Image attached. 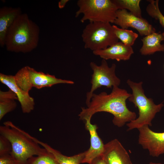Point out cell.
<instances>
[{"mask_svg":"<svg viewBox=\"0 0 164 164\" xmlns=\"http://www.w3.org/2000/svg\"><path fill=\"white\" fill-rule=\"evenodd\" d=\"M40 29L26 13H22L9 28L5 46L6 50L15 53L30 52L37 46Z\"/></svg>","mask_w":164,"mask_h":164,"instance_id":"obj_2","label":"cell"},{"mask_svg":"<svg viewBox=\"0 0 164 164\" xmlns=\"http://www.w3.org/2000/svg\"><path fill=\"white\" fill-rule=\"evenodd\" d=\"M0 126V135L10 142L12 150L11 154L18 164H27L28 160L35 155L47 153L48 152L32 140L30 134L10 121Z\"/></svg>","mask_w":164,"mask_h":164,"instance_id":"obj_3","label":"cell"},{"mask_svg":"<svg viewBox=\"0 0 164 164\" xmlns=\"http://www.w3.org/2000/svg\"><path fill=\"white\" fill-rule=\"evenodd\" d=\"M91 119H87L85 121V128L89 131L90 135V146L85 151V156L82 162L89 164H90L95 158L102 155L104 146L97 132V125L91 124Z\"/></svg>","mask_w":164,"mask_h":164,"instance_id":"obj_13","label":"cell"},{"mask_svg":"<svg viewBox=\"0 0 164 164\" xmlns=\"http://www.w3.org/2000/svg\"><path fill=\"white\" fill-rule=\"evenodd\" d=\"M79 9L75 17L82 14V23L88 20L90 22L114 23L118 10L112 0H78Z\"/></svg>","mask_w":164,"mask_h":164,"instance_id":"obj_5","label":"cell"},{"mask_svg":"<svg viewBox=\"0 0 164 164\" xmlns=\"http://www.w3.org/2000/svg\"><path fill=\"white\" fill-rule=\"evenodd\" d=\"M90 65L93 73L91 81V88L86 94L87 106L90 103L94 92L97 88L102 86L108 88L118 87L121 83L120 80L115 74L116 66L115 63L109 67L106 60L103 59L100 65H97L94 62H91Z\"/></svg>","mask_w":164,"mask_h":164,"instance_id":"obj_8","label":"cell"},{"mask_svg":"<svg viewBox=\"0 0 164 164\" xmlns=\"http://www.w3.org/2000/svg\"><path fill=\"white\" fill-rule=\"evenodd\" d=\"M81 36L84 48L93 51L106 49L119 40L109 23L90 22L83 29Z\"/></svg>","mask_w":164,"mask_h":164,"instance_id":"obj_6","label":"cell"},{"mask_svg":"<svg viewBox=\"0 0 164 164\" xmlns=\"http://www.w3.org/2000/svg\"><path fill=\"white\" fill-rule=\"evenodd\" d=\"M0 164H18L10 154L0 156Z\"/></svg>","mask_w":164,"mask_h":164,"instance_id":"obj_24","label":"cell"},{"mask_svg":"<svg viewBox=\"0 0 164 164\" xmlns=\"http://www.w3.org/2000/svg\"><path fill=\"white\" fill-rule=\"evenodd\" d=\"M127 83L132 90V93L128 98L139 111V116L127 124V131L138 129L143 126H152V121L156 114L159 112L164 106L163 103L155 104L152 99L148 98L142 87L143 82L136 83L128 79Z\"/></svg>","mask_w":164,"mask_h":164,"instance_id":"obj_4","label":"cell"},{"mask_svg":"<svg viewBox=\"0 0 164 164\" xmlns=\"http://www.w3.org/2000/svg\"><path fill=\"white\" fill-rule=\"evenodd\" d=\"M138 129V143L143 149L148 150L150 155L157 157L164 154V132H154L147 125Z\"/></svg>","mask_w":164,"mask_h":164,"instance_id":"obj_9","label":"cell"},{"mask_svg":"<svg viewBox=\"0 0 164 164\" xmlns=\"http://www.w3.org/2000/svg\"><path fill=\"white\" fill-rule=\"evenodd\" d=\"M114 33L119 39L125 45L132 46L138 37V35L132 30L120 28L113 25Z\"/></svg>","mask_w":164,"mask_h":164,"instance_id":"obj_20","label":"cell"},{"mask_svg":"<svg viewBox=\"0 0 164 164\" xmlns=\"http://www.w3.org/2000/svg\"><path fill=\"white\" fill-rule=\"evenodd\" d=\"M114 23L121 28L131 27L136 29L141 36H147L155 32V28L146 19L137 17L127 10L119 9Z\"/></svg>","mask_w":164,"mask_h":164,"instance_id":"obj_10","label":"cell"},{"mask_svg":"<svg viewBox=\"0 0 164 164\" xmlns=\"http://www.w3.org/2000/svg\"><path fill=\"white\" fill-rule=\"evenodd\" d=\"M141 40L143 44L139 51L142 55H150L156 52L164 51V44L161 43L164 41V32L152 33L143 37Z\"/></svg>","mask_w":164,"mask_h":164,"instance_id":"obj_16","label":"cell"},{"mask_svg":"<svg viewBox=\"0 0 164 164\" xmlns=\"http://www.w3.org/2000/svg\"><path fill=\"white\" fill-rule=\"evenodd\" d=\"M134 53L131 46L118 42L106 49L93 51L94 55L103 59L115 60L118 61L129 60Z\"/></svg>","mask_w":164,"mask_h":164,"instance_id":"obj_14","label":"cell"},{"mask_svg":"<svg viewBox=\"0 0 164 164\" xmlns=\"http://www.w3.org/2000/svg\"><path fill=\"white\" fill-rule=\"evenodd\" d=\"M149 3L146 10L147 14L152 18L157 20L164 28V16L161 12L159 6V0H148Z\"/></svg>","mask_w":164,"mask_h":164,"instance_id":"obj_21","label":"cell"},{"mask_svg":"<svg viewBox=\"0 0 164 164\" xmlns=\"http://www.w3.org/2000/svg\"><path fill=\"white\" fill-rule=\"evenodd\" d=\"M69 0H61L58 2V6L59 9H62L64 7Z\"/></svg>","mask_w":164,"mask_h":164,"instance_id":"obj_26","label":"cell"},{"mask_svg":"<svg viewBox=\"0 0 164 164\" xmlns=\"http://www.w3.org/2000/svg\"><path fill=\"white\" fill-rule=\"evenodd\" d=\"M90 164H106V163L101 155L94 159Z\"/></svg>","mask_w":164,"mask_h":164,"instance_id":"obj_25","label":"cell"},{"mask_svg":"<svg viewBox=\"0 0 164 164\" xmlns=\"http://www.w3.org/2000/svg\"><path fill=\"white\" fill-rule=\"evenodd\" d=\"M22 13L20 8L3 7L0 9V45L5 46L7 31L16 19Z\"/></svg>","mask_w":164,"mask_h":164,"instance_id":"obj_15","label":"cell"},{"mask_svg":"<svg viewBox=\"0 0 164 164\" xmlns=\"http://www.w3.org/2000/svg\"><path fill=\"white\" fill-rule=\"evenodd\" d=\"M27 164H59L58 162L50 153L40 155L33 156L28 161Z\"/></svg>","mask_w":164,"mask_h":164,"instance_id":"obj_22","label":"cell"},{"mask_svg":"<svg viewBox=\"0 0 164 164\" xmlns=\"http://www.w3.org/2000/svg\"><path fill=\"white\" fill-rule=\"evenodd\" d=\"M0 81L16 94L23 113H29L34 109L35 105L34 99L29 95V92L23 91L17 85L14 76L1 73Z\"/></svg>","mask_w":164,"mask_h":164,"instance_id":"obj_12","label":"cell"},{"mask_svg":"<svg viewBox=\"0 0 164 164\" xmlns=\"http://www.w3.org/2000/svg\"><path fill=\"white\" fill-rule=\"evenodd\" d=\"M148 164H162L160 163H155V162H150Z\"/></svg>","mask_w":164,"mask_h":164,"instance_id":"obj_27","label":"cell"},{"mask_svg":"<svg viewBox=\"0 0 164 164\" xmlns=\"http://www.w3.org/2000/svg\"><path fill=\"white\" fill-rule=\"evenodd\" d=\"M14 77L17 85L21 89L28 92L33 87L40 89L59 84H74L73 81L58 78L54 75L37 71L28 66L20 69Z\"/></svg>","mask_w":164,"mask_h":164,"instance_id":"obj_7","label":"cell"},{"mask_svg":"<svg viewBox=\"0 0 164 164\" xmlns=\"http://www.w3.org/2000/svg\"><path fill=\"white\" fill-rule=\"evenodd\" d=\"M12 150L11 144L5 137L0 135V156L10 154Z\"/></svg>","mask_w":164,"mask_h":164,"instance_id":"obj_23","label":"cell"},{"mask_svg":"<svg viewBox=\"0 0 164 164\" xmlns=\"http://www.w3.org/2000/svg\"><path fill=\"white\" fill-rule=\"evenodd\" d=\"M18 100L16 94L9 89L7 91H0V120L9 112L14 110L17 106L15 100Z\"/></svg>","mask_w":164,"mask_h":164,"instance_id":"obj_18","label":"cell"},{"mask_svg":"<svg viewBox=\"0 0 164 164\" xmlns=\"http://www.w3.org/2000/svg\"><path fill=\"white\" fill-rule=\"evenodd\" d=\"M102 156L106 164H132L128 152L117 139L104 144Z\"/></svg>","mask_w":164,"mask_h":164,"instance_id":"obj_11","label":"cell"},{"mask_svg":"<svg viewBox=\"0 0 164 164\" xmlns=\"http://www.w3.org/2000/svg\"><path fill=\"white\" fill-rule=\"evenodd\" d=\"M118 10L126 9L139 18H142L139 3L140 0H112Z\"/></svg>","mask_w":164,"mask_h":164,"instance_id":"obj_19","label":"cell"},{"mask_svg":"<svg viewBox=\"0 0 164 164\" xmlns=\"http://www.w3.org/2000/svg\"><path fill=\"white\" fill-rule=\"evenodd\" d=\"M30 137L32 140L51 153L59 164H80L82 163L85 156V151L72 156H68L63 154L60 151L53 149L47 143L39 141L31 135Z\"/></svg>","mask_w":164,"mask_h":164,"instance_id":"obj_17","label":"cell"},{"mask_svg":"<svg viewBox=\"0 0 164 164\" xmlns=\"http://www.w3.org/2000/svg\"><path fill=\"white\" fill-rule=\"evenodd\" d=\"M130 94L125 89L116 86L113 87L109 94L104 91L98 94L94 93L87 107L81 108L78 115L79 119L85 121L91 119L96 113L106 112L113 115L112 122L114 125L121 127L136 118V113L129 110L126 105V100Z\"/></svg>","mask_w":164,"mask_h":164,"instance_id":"obj_1","label":"cell"}]
</instances>
